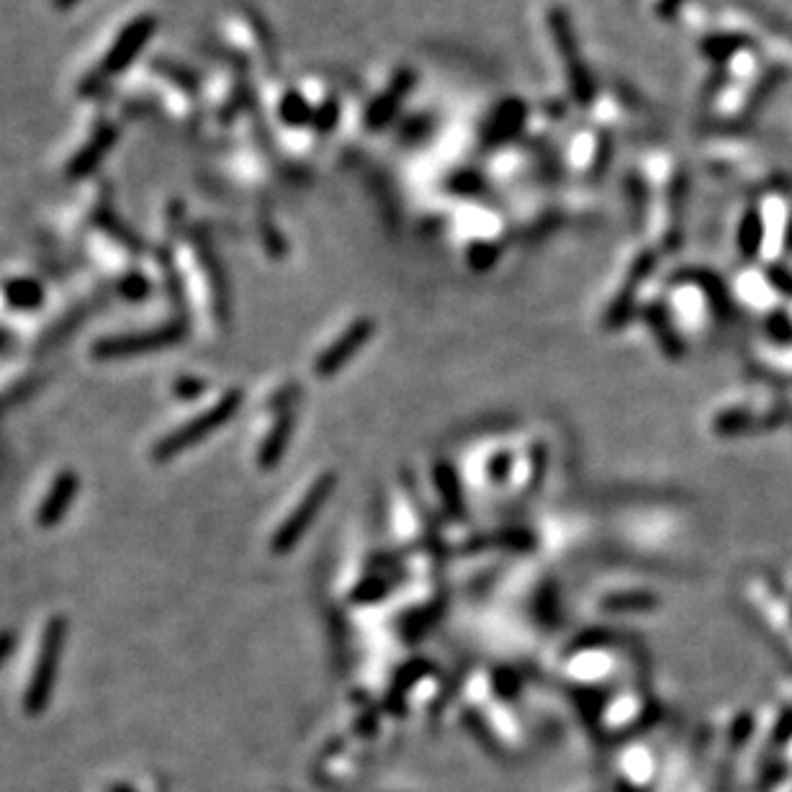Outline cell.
<instances>
[{
    "label": "cell",
    "instance_id": "obj_1",
    "mask_svg": "<svg viewBox=\"0 0 792 792\" xmlns=\"http://www.w3.org/2000/svg\"><path fill=\"white\" fill-rule=\"evenodd\" d=\"M155 29L157 18L152 11L129 13L116 26L114 34H108L96 62L80 75L78 96L85 98V101H96L103 90L108 88V83H114L119 75H124L126 70H132V65L137 62L139 54H142L144 44L155 36Z\"/></svg>",
    "mask_w": 792,
    "mask_h": 792
},
{
    "label": "cell",
    "instance_id": "obj_2",
    "mask_svg": "<svg viewBox=\"0 0 792 792\" xmlns=\"http://www.w3.org/2000/svg\"><path fill=\"white\" fill-rule=\"evenodd\" d=\"M139 83H142L144 93H137V96H142L147 106L160 108L173 124H191V119L196 116L198 90L196 78L186 67L175 65L165 57H155L144 65Z\"/></svg>",
    "mask_w": 792,
    "mask_h": 792
},
{
    "label": "cell",
    "instance_id": "obj_3",
    "mask_svg": "<svg viewBox=\"0 0 792 792\" xmlns=\"http://www.w3.org/2000/svg\"><path fill=\"white\" fill-rule=\"evenodd\" d=\"M78 132L80 137L70 144V150L65 152V162H62V173L67 178L70 175L72 178H88V175L96 173L103 157L111 152V147L119 139V126L103 106L90 108V114L80 121Z\"/></svg>",
    "mask_w": 792,
    "mask_h": 792
},
{
    "label": "cell",
    "instance_id": "obj_4",
    "mask_svg": "<svg viewBox=\"0 0 792 792\" xmlns=\"http://www.w3.org/2000/svg\"><path fill=\"white\" fill-rule=\"evenodd\" d=\"M332 486H335V476L330 471H319V474L309 479V484L301 492L299 504L283 517L281 528L273 530V535H270V551L286 553L296 546V540L312 525V517L319 515V510H322L324 499L330 497Z\"/></svg>",
    "mask_w": 792,
    "mask_h": 792
},
{
    "label": "cell",
    "instance_id": "obj_5",
    "mask_svg": "<svg viewBox=\"0 0 792 792\" xmlns=\"http://www.w3.org/2000/svg\"><path fill=\"white\" fill-rule=\"evenodd\" d=\"M548 26H551V36L553 44H556L558 54L566 65V80H569L571 96H574L576 103H587L594 101V80L587 70V62L579 57V44H576V34L574 26H571L569 13L564 11L561 6L551 8L548 13Z\"/></svg>",
    "mask_w": 792,
    "mask_h": 792
},
{
    "label": "cell",
    "instance_id": "obj_6",
    "mask_svg": "<svg viewBox=\"0 0 792 792\" xmlns=\"http://www.w3.org/2000/svg\"><path fill=\"white\" fill-rule=\"evenodd\" d=\"M237 407H240V391H229V394H224L222 399L214 404V407L204 409V412L198 414L196 420H191L188 425H183V427H178L175 432H170L168 438L162 440V443L155 448V456L170 458V456H175V453H180V450H186V448H191V445L201 443V440H204L209 432L219 430V427H222L224 422L232 417V412H237Z\"/></svg>",
    "mask_w": 792,
    "mask_h": 792
},
{
    "label": "cell",
    "instance_id": "obj_7",
    "mask_svg": "<svg viewBox=\"0 0 792 792\" xmlns=\"http://www.w3.org/2000/svg\"><path fill=\"white\" fill-rule=\"evenodd\" d=\"M373 335V322L366 317H355L353 322H348L345 327H342L337 335H332L330 342H324L322 350H319V355H314V363H312V371L317 373V376L327 378L332 376L335 371H340L345 363H350V355L366 345L368 340H371Z\"/></svg>",
    "mask_w": 792,
    "mask_h": 792
},
{
    "label": "cell",
    "instance_id": "obj_8",
    "mask_svg": "<svg viewBox=\"0 0 792 792\" xmlns=\"http://www.w3.org/2000/svg\"><path fill=\"white\" fill-rule=\"evenodd\" d=\"M62 643H65V620H49L47 630H44L42 648H39V656H36V672L34 679H31V702L44 700V695L52 690L54 674H57V666H60Z\"/></svg>",
    "mask_w": 792,
    "mask_h": 792
},
{
    "label": "cell",
    "instance_id": "obj_9",
    "mask_svg": "<svg viewBox=\"0 0 792 792\" xmlns=\"http://www.w3.org/2000/svg\"><path fill=\"white\" fill-rule=\"evenodd\" d=\"M414 80H417V75H414V70H409V67H402V70L394 72V78H391V83L386 85L384 93L376 96V101L368 106L366 111L368 129L378 132V129H384V126L394 119L396 111H399L402 103L407 101L409 90L414 88Z\"/></svg>",
    "mask_w": 792,
    "mask_h": 792
},
{
    "label": "cell",
    "instance_id": "obj_10",
    "mask_svg": "<svg viewBox=\"0 0 792 792\" xmlns=\"http://www.w3.org/2000/svg\"><path fill=\"white\" fill-rule=\"evenodd\" d=\"M525 116H528V106L520 101V98H507L504 103H499L497 108L492 111V116L486 119L484 124V142L489 147H497V144L510 142L517 132L525 124Z\"/></svg>",
    "mask_w": 792,
    "mask_h": 792
},
{
    "label": "cell",
    "instance_id": "obj_11",
    "mask_svg": "<svg viewBox=\"0 0 792 792\" xmlns=\"http://www.w3.org/2000/svg\"><path fill=\"white\" fill-rule=\"evenodd\" d=\"M175 340H178V332L173 327H165V330L142 332V335L116 337V340L101 342L96 348V355H101V358H124V355L144 353V350L165 348V345H173Z\"/></svg>",
    "mask_w": 792,
    "mask_h": 792
},
{
    "label": "cell",
    "instance_id": "obj_12",
    "mask_svg": "<svg viewBox=\"0 0 792 792\" xmlns=\"http://www.w3.org/2000/svg\"><path fill=\"white\" fill-rule=\"evenodd\" d=\"M75 494H78V476L62 474L57 484L52 486V492L47 494V499H44L42 510H39V525L42 528L57 525L60 517L67 512V507L72 504V499H75Z\"/></svg>",
    "mask_w": 792,
    "mask_h": 792
},
{
    "label": "cell",
    "instance_id": "obj_13",
    "mask_svg": "<svg viewBox=\"0 0 792 792\" xmlns=\"http://www.w3.org/2000/svg\"><path fill=\"white\" fill-rule=\"evenodd\" d=\"M278 119L286 126H306L314 121V108L309 106V101L301 93L288 90L278 101Z\"/></svg>",
    "mask_w": 792,
    "mask_h": 792
},
{
    "label": "cell",
    "instance_id": "obj_14",
    "mask_svg": "<svg viewBox=\"0 0 792 792\" xmlns=\"http://www.w3.org/2000/svg\"><path fill=\"white\" fill-rule=\"evenodd\" d=\"M749 39L738 34H713L708 39H702V54L710 60H726L731 54H736L738 49L749 47Z\"/></svg>",
    "mask_w": 792,
    "mask_h": 792
},
{
    "label": "cell",
    "instance_id": "obj_15",
    "mask_svg": "<svg viewBox=\"0 0 792 792\" xmlns=\"http://www.w3.org/2000/svg\"><path fill=\"white\" fill-rule=\"evenodd\" d=\"M6 299L16 306H36L42 301V288L39 283L29 281V278H18V281L6 283Z\"/></svg>",
    "mask_w": 792,
    "mask_h": 792
},
{
    "label": "cell",
    "instance_id": "obj_16",
    "mask_svg": "<svg viewBox=\"0 0 792 792\" xmlns=\"http://www.w3.org/2000/svg\"><path fill=\"white\" fill-rule=\"evenodd\" d=\"M759 245H762V216L756 209H751L741 224V247H744V252H749L751 258L759 250Z\"/></svg>",
    "mask_w": 792,
    "mask_h": 792
},
{
    "label": "cell",
    "instance_id": "obj_17",
    "mask_svg": "<svg viewBox=\"0 0 792 792\" xmlns=\"http://www.w3.org/2000/svg\"><path fill=\"white\" fill-rule=\"evenodd\" d=\"M337 119H340V103L337 101H324L322 106L317 108V111H314V129H319V132L322 134H327L332 129V126L337 124Z\"/></svg>",
    "mask_w": 792,
    "mask_h": 792
},
{
    "label": "cell",
    "instance_id": "obj_18",
    "mask_svg": "<svg viewBox=\"0 0 792 792\" xmlns=\"http://www.w3.org/2000/svg\"><path fill=\"white\" fill-rule=\"evenodd\" d=\"M687 0H659V6H656V13H659L661 18H672L674 13L679 11V8L684 6Z\"/></svg>",
    "mask_w": 792,
    "mask_h": 792
},
{
    "label": "cell",
    "instance_id": "obj_19",
    "mask_svg": "<svg viewBox=\"0 0 792 792\" xmlns=\"http://www.w3.org/2000/svg\"><path fill=\"white\" fill-rule=\"evenodd\" d=\"M610 160V139H600V150H597V162H594V175H600L602 168Z\"/></svg>",
    "mask_w": 792,
    "mask_h": 792
},
{
    "label": "cell",
    "instance_id": "obj_20",
    "mask_svg": "<svg viewBox=\"0 0 792 792\" xmlns=\"http://www.w3.org/2000/svg\"><path fill=\"white\" fill-rule=\"evenodd\" d=\"M49 3H52L57 11H70V8L75 6V3H80V0H49Z\"/></svg>",
    "mask_w": 792,
    "mask_h": 792
}]
</instances>
